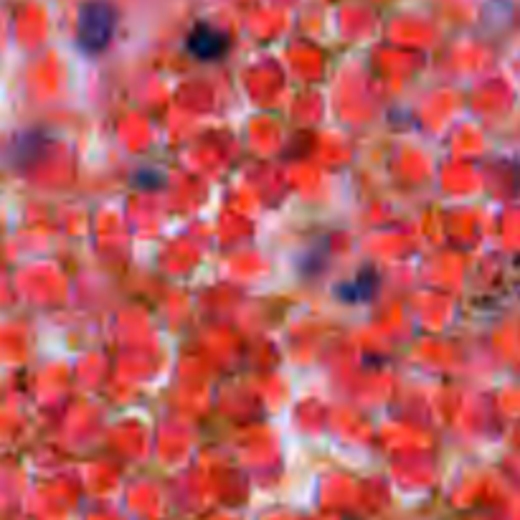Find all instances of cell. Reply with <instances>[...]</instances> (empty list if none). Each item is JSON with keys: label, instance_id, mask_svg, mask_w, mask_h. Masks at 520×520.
Here are the masks:
<instances>
[{"label": "cell", "instance_id": "cell-2", "mask_svg": "<svg viewBox=\"0 0 520 520\" xmlns=\"http://www.w3.org/2000/svg\"><path fill=\"white\" fill-rule=\"evenodd\" d=\"M188 49L198 59H219L226 51V39L211 26H198L188 39Z\"/></svg>", "mask_w": 520, "mask_h": 520}, {"label": "cell", "instance_id": "cell-1", "mask_svg": "<svg viewBox=\"0 0 520 520\" xmlns=\"http://www.w3.org/2000/svg\"><path fill=\"white\" fill-rule=\"evenodd\" d=\"M117 13L104 0H89L79 11L77 21V41L87 54H99L107 49V44L115 36Z\"/></svg>", "mask_w": 520, "mask_h": 520}]
</instances>
